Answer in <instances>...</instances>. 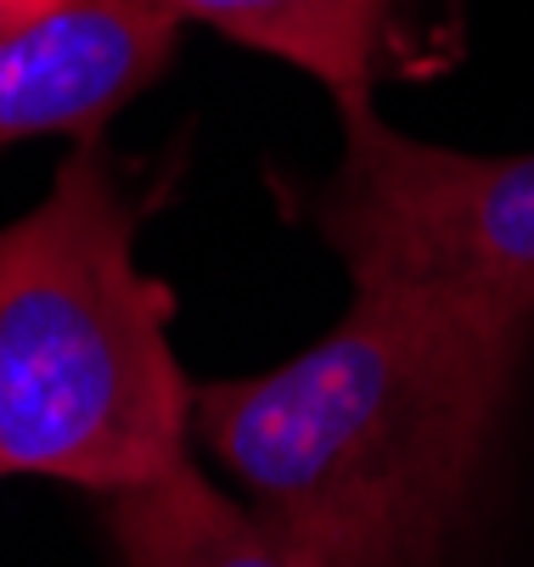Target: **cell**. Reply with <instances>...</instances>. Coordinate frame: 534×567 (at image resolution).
<instances>
[{"label": "cell", "mask_w": 534, "mask_h": 567, "mask_svg": "<svg viewBox=\"0 0 534 567\" xmlns=\"http://www.w3.org/2000/svg\"><path fill=\"white\" fill-rule=\"evenodd\" d=\"M528 349L349 292L304 354L203 382L192 427L316 567H444Z\"/></svg>", "instance_id": "obj_1"}, {"label": "cell", "mask_w": 534, "mask_h": 567, "mask_svg": "<svg viewBox=\"0 0 534 567\" xmlns=\"http://www.w3.org/2000/svg\"><path fill=\"white\" fill-rule=\"evenodd\" d=\"M164 0H51L0 29V146L34 135L91 141L175 56Z\"/></svg>", "instance_id": "obj_4"}, {"label": "cell", "mask_w": 534, "mask_h": 567, "mask_svg": "<svg viewBox=\"0 0 534 567\" xmlns=\"http://www.w3.org/2000/svg\"><path fill=\"white\" fill-rule=\"evenodd\" d=\"M310 225L355 292L405 298L495 343H534V152L439 146L349 107Z\"/></svg>", "instance_id": "obj_3"}, {"label": "cell", "mask_w": 534, "mask_h": 567, "mask_svg": "<svg viewBox=\"0 0 534 567\" xmlns=\"http://www.w3.org/2000/svg\"><path fill=\"white\" fill-rule=\"evenodd\" d=\"M175 298L135 259V208L96 141L0 230V477L119 495L186 461Z\"/></svg>", "instance_id": "obj_2"}, {"label": "cell", "mask_w": 534, "mask_h": 567, "mask_svg": "<svg viewBox=\"0 0 534 567\" xmlns=\"http://www.w3.org/2000/svg\"><path fill=\"white\" fill-rule=\"evenodd\" d=\"M107 534L119 567H316L254 506L219 495L192 461L107 495Z\"/></svg>", "instance_id": "obj_5"}, {"label": "cell", "mask_w": 534, "mask_h": 567, "mask_svg": "<svg viewBox=\"0 0 534 567\" xmlns=\"http://www.w3.org/2000/svg\"><path fill=\"white\" fill-rule=\"evenodd\" d=\"M181 23H208L225 40L265 51L332 91L338 113L371 107L389 45L394 0H164Z\"/></svg>", "instance_id": "obj_6"}, {"label": "cell", "mask_w": 534, "mask_h": 567, "mask_svg": "<svg viewBox=\"0 0 534 567\" xmlns=\"http://www.w3.org/2000/svg\"><path fill=\"white\" fill-rule=\"evenodd\" d=\"M40 7H51V0H0V29H12L18 18H29V12H40Z\"/></svg>", "instance_id": "obj_7"}]
</instances>
